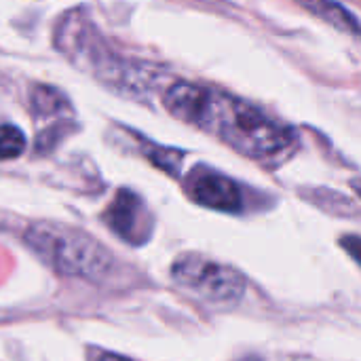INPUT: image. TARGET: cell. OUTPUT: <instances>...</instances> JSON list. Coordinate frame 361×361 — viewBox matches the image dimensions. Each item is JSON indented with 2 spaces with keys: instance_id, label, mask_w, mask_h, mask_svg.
I'll return each mask as SVG.
<instances>
[{
  "instance_id": "obj_2",
  "label": "cell",
  "mask_w": 361,
  "mask_h": 361,
  "mask_svg": "<svg viewBox=\"0 0 361 361\" xmlns=\"http://www.w3.org/2000/svg\"><path fill=\"white\" fill-rule=\"evenodd\" d=\"M25 241L38 258L68 277L99 281L114 262L110 252L91 235L63 224H32L25 233Z\"/></svg>"
},
{
  "instance_id": "obj_13",
  "label": "cell",
  "mask_w": 361,
  "mask_h": 361,
  "mask_svg": "<svg viewBox=\"0 0 361 361\" xmlns=\"http://www.w3.org/2000/svg\"><path fill=\"white\" fill-rule=\"evenodd\" d=\"M243 361H260L258 357H250V360H243Z\"/></svg>"
},
{
  "instance_id": "obj_8",
  "label": "cell",
  "mask_w": 361,
  "mask_h": 361,
  "mask_svg": "<svg viewBox=\"0 0 361 361\" xmlns=\"http://www.w3.org/2000/svg\"><path fill=\"white\" fill-rule=\"evenodd\" d=\"M32 106L36 114H55L66 106V99L61 97L59 91L51 87H36L32 95Z\"/></svg>"
},
{
  "instance_id": "obj_10",
  "label": "cell",
  "mask_w": 361,
  "mask_h": 361,
  "mask_svg": "<svg viewBox=\"0 0 361 361\" xmlns=\"http://www.w3.org/2000/svg\"><path fill=\"white\" fill-rule=\"evenodd\" d=\"M341 245L349 252V256H351L353 260H357V264L361 267V237H355V235L343 237V239H341Z\"/></svg>"
},
{
  "instance_id": "obj_9",
  "label": "cell",
  "mask_w": 361,
  "mask_h": 361,
  "mask_svg": "<svg viewBox=\"0 0 361 361\" xmlns=\"http://www.w3.org/2000/svg\"><path fill=\"white\" fill-rule=\"evenodd\" d=\"M146 154H148L159 167H163L165 171H171V173L178 171V165H180V159H182V154H180L178 150H163V148H154V146H150V148L146 150Z\"/></svg>"
},
{
  "instance_id": "obj_5",
  "label": "cell",
  "mask_w": 361,
  "mask_h": 361,
  "mask_svg": "<svg viewBox=\"0 0 361 361\" xmlns=\"http://www.w3.org/2000/svg\"><path fill=\"white\" fill-rule=\"evenodd\" d=\"M188 195L195 203L216 209V212H239L243 207V197L239 186L216 171H199L188 182Z\"/></svg>"
},
{
  "instance_id": "obj_3",
  "label": "cell",
  "mask_w": 361,
  "mask_h": 361,
  "mask_svg": "<svg viewBox=\"0 0 361 361\" xmlns=\"http://www.w3.org/2000/svg\"><path fill=\"white\" fill-rule=\"evenodd\" d=\"M171 275L176 283L212 305L231 307L239 302L245 292V277L237 269L199 254L180 256L171 267Z\"/></svg>"
},
{
  "instance_id": "obj_11",
  "label": "cell",
  "mask_w": 361,
  "mask_h": 361,
  "mask_svg": "<svg viewBox=\"0 0 361 361\" xmlns=\"http://www.w3.org/2000/svg\"><path fill=\"white\" fill-rule=\"evenodd\" d=\"M97 361H135V360H129V357H123V355H116V353H99V357Z\"/></svg>"
},
{
  "instance_id": "obj_1",
  "label": "cell",
  "mask_w": 361,
  "mask_h": 361,
  "mask_svg": "<svg viewBox=\"0 0 361 361\" xmlns=\"http://www.w3.org/2000/svg\"><path fill=\"white\" fill-rule=\"evenodd\" d=\"M163 104L176 118L218 135L231 148L252 159L277 157L294 142V133L286 125L269 118L252 104L212 87L176 82L165 91Z\"/></svg>"
},
{
  "instance_id": "obj_4",
  "label": "cell",
  "mask_w": 361,
  "mask_h": 361,
  "mask_svg": "<svg viewBox=\"0 0 361 361\" xmlns=\"http://www.w3.org/2000/svg\"><path fill=\"white\" fill-rule=\"evenodd\" d=\"M104 220L123 241L131 245H144L150 239L152 216L144 201L127 188L116 192L114 201L104 214Z\"/></svg>"
},
{
  "instance_id": "obj_12",
  "label": "cell",
  "mask_w": 361,
  "mask_h": 361,
  "mask_svg": "<svg viewBox=\"0 0 361 361\" xmlns=\"http://www.w3.org/2000/svg\"><path fill=\"white\" fill-rule=\"evenodd\" d=\"M353 184H355V190L360 192V197H361V182H360V180H357V182H353Z\"/></svg>"
},
{
  "instance_id": "obj_7",
  "label": "cell",
  "mask_w": 361,
  "mask_h": 361,
  "mask_svg": "<svg viewBox=\"0 0 361 361\" xmlns=\"http://www.w3.org/2000/svg\"><path fill=\"white\" fill-rule=\"evenodd\" d=\"M25 150V135L13 125H0V161L15 159Z\"/></svg>"
},
{
  "instance_id": "obj_6",
  "label": "cell",
  "mask_w": 361,
  "mask_h": 361,
  "mask_svg": "<svg viewBox=\"0 0 361 361\" xmlns=\"http://www.w3.org/2000/svg\"><path fill=\"white\" fill-rule=\"evenodd\" d=\"M302 8H307L309 13H313L315 17H319L322 21L330 23L332 27L347 32V34H361V23L357 21V17L343 6L336 0H296Z\"/></svg>"
}]
</instances>
